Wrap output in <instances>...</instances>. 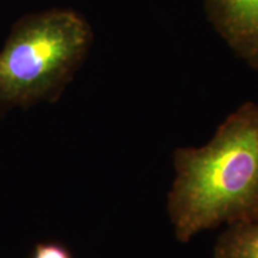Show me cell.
<instances>
[{
    "label": "cell",
    "mask_w": 258,
    "mask_h": 258,
    "mask_svg": "<svg viewBox=\"0 0 258 258\" xmlns=\"http://www.w3.org/2000/svg\"><path fill=\"white\" fill-rule=\"evenodd\" d=\"M169 214L177 239L258 218V104L228 116L207 145L175 153Z\"/></svg>",
    "instance_id": "1"
},
{
    "label": "cell",
    "mask_w": 258,
    "mask_h": 258,
    "mask_svg": "<svg viewBox=\"0 0 258 258\" xmlns=\"http://www.w3.org/2000/svg\"><path fill=\"white\" fill-rule=\"evenodd\" d=\"M91 42L89 23L71 10L19 19L0 50V104L29 106L59 96Z\"/></svg>",
    "instance_id": "2"
},
{
    "label": "cell",
    "mask_w": 258,
    "mask_h": 258,
    "mask_svg": "<svg viewBox=\"0 0 258 258\" xmlns=\"http://www.w3.org/2000/svg\"><path fill=\"white\" fill-rule=\"evenodd\" d=\"M207 4L228 44L258 69V0H207Z\"/></svg>",
    "instance_id": "3"
},
{
    "label": "cell",
    "mask_w": 258,
    "mask_h": 258,
    "mask_svg": "<svg viewBox=\"0 0 258 258\" xmlns=\"http://www.w3.org/2000/svg\"><path fill=\"white\" fill-rule=\"evenodd\" d=\"M214 258H258V218L228 225L215 244Z\"/></svg>",
    "instance_id": "4"
},
{
    "label": "cell",
    "mask_w": 258,
    "mask_h": 258,
    "mask_svg": "<svg viewBox=\"0 0 258 258\" xmlns=\"http://www.w3.org/2000/svg\"><path fill=\"white\" fill-rule=\"evenodd\" d=\"M30 258H73L69 247L56 241L38 243L32 250Z\"/></svg>",
    "instance_id": "5"
}]
</instances>
